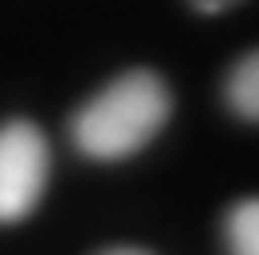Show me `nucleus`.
Returning <instances> with one entry per match:
<instances>
[{
	"label": "nucleus",
	"instance_id": "1",
	"mask_svg": "<svg viewBox=\"0 0 259 255\" xmlns=\"http://www.w3.org/2000/svg\"><path fill=\"white\" fill-rule=\"evenodd\" d=\"M174 117V89L158 69H125L69 113V146L97 166L130 162L150 150Z\"/></svg>",
	"mask_w": 259,
	"mask_h": 255
},
{
	"label": "nucleus",
	"instance_id": "2",
	"mask_svg": "<svg viewBox=\"0 0 259 255\" xmlns=\"http://www.w3.org/2000/svg\"><path fill=\"white\" fill-rule=\"evenodd\" d=\"M53 182V146L32 117L0 121V227L32 219Z\"/></svg>",
	"mask_w": 259,
	"mask_h": 255
},
{
	"label": "nucleus",
	"instance_id": "3",
	"mask_svg": "<svg viewBox=\"0 0 259 255\" xmlns=\"http://www.w3.org/2000/svg\"><path fill=\"white\" fill-rule=\"evenodd\" d=\"M223 105L235 121H255L259 117V57L243 53L231 61L227 77H223Z\"/></svg>",
	"mask_w": 259,
	"mask_h": 255
},
{
	"label": "nucleus",
	"instance_id": "4",
	"mask_svg": "<svg viewBox=\"0 0 259 255\" xmlns=\"http://www.w3.org/2000/svg\"><path fill=\"white\" fill-rule=\"evenodd\" d=\"M223 255H259V202L239 198L223 215Z\"/></svg>",
	"mask_w": 259,
	"mask_h": 255
},
{
	"label": "nucleus",
	"instance_id": "5",
	"mask_svg": "<svg viewBox=\"0 0 259 255\" xmlns=\"http://www.w3.org/2000/svg\"><path fill=\"white\" fill-rule=\"evenodd\" d=\"M194 12H202V16H219V12H231L235 4H243V0H186Z\"/></svg>",
	"mask_w": 259,
	"mask_h": 255
},
{
	"label": "nucleus",
	"instance_id": "6",
	"mask_svg": "<svg viewBox=\"0 0 259 255\" xmlns=\"http://www.w3.org/2000/svg\"><path fill=\"white\" fill-rule=\"evenodd\" d=\"M93 255H154V251H146V247H130V243H121V247H101V251H93Z\"/></svg>",
	"mask_w": 259,
	"mask_h": 255
}]
</instances>
